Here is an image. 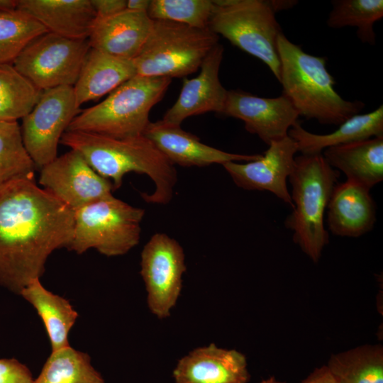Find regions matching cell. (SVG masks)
Wrapping results in <instances>:
<instances>
[{"mask_svg": "<svg viewBox=\"0 0 383 383\" xmlns=\"http://www.w3.org/2000/svg\"><path fill=\"white\" fill-rule=\"evenodd\" d=\"M74 211L34 177L14 179L0 187V284L19 294L45 271L49 255L67 248Z\"/></svg>", "mask_w": 383, "mask_h": 383, "instance_id": "1", "label": "cell"}, {"mask_svg": "<svg viewBox=\"0 0 383 383\" xmlns=\"http://www.w3.org/2000/svg\"><path fill=\"white\" fill-rule=\"evenodd\" d=\"M223 55V47L217 43L201 62L198 76L184 79L177 100L162 121L180 126L189 116L210 111L222 113L228 92L218 77Z\"/></svg>", "mask_w": 383, "mask_h": 383, "instance_id": "15", "label": "cell"}, {"mask_svg": "<svg viewBox=\"0 0 383 383\" xmlns=\"http://www.w3.org/2000/svg\"><path fill=\"white\" fill-rule=\"evenodd\" d=\"M39 183L73 211L113 196V184L72 150L40 168Z\"/></svg>", "mask_w": 383, "mask_h": 383, "instance_id": "12", "label": "cell"}, {"mask_svg": "<svg viewBox=\"0 0 383 383\" xmlns=\"http://www.w3.org/2000/svg\"><path fill=\"white\" fill-rule=\"evenodd\" d=\"M17 9L48 32L74 40L88 39L96 18L90 0H18Z\"/></svg>", "mask_w": 383, "mask_h": 383, "instance_id": "20", "label": "cell"}, {"mask_svg": "<svg viewBox=\"0 0 383 383\" xmlns=\"http://www.w3.org/2000/svg\"><path fill=\"white\" fill-rule=\"evenodd\" d=\"M150 4L149 0H128L126 9L137 12H147Z\"/></svg>", "mask_w": 383, "mask_h": 383, "instance_id": "35", "label": "cell"}, {"mask_svg": "<svg viewBox=\"0 0 383 383\" xmlns=\"http://www.w3.org/2000/svg\"><path fill=\"white\" fill-rule=\"evenodd\" d=\"M35 167L18 123L0 121V187L14 179L34 177Z\"/></svg>", "mask_w": 383, "mask_h": 383, "instance_id": "29", "label": "cell"}, {"mask_svg": "<svg viewBox=\"0 0 383 383\" xmlns=\"http://www.w3.org/2000/svg\"><path fill=\"white\" fill-rule=\"evenodd\" d=\"M217 43L218 35L209 27L153 20L146 41L133 60L136 75L170 79L187 76L200 67Z\"/></svg>", "mask_w": 383, "mask_h": 383, "instance_id": "6", "label": "cell"}, {"mask_svg": "<svg viewBox=\"0 0 383 383\" xmlns=\"http://www.w3.org/2000/svg\"><path fill=\"white\" fill-rule=\"evenodd\" d=\"M42 91L12 64L0 65V121H17L25 117Z\"/></svg>", "mask_w": 383, "mask_h": 383, "instance_id": "27", "label": "cell"}, {"mask_svg": "<svg viewBox=\"0 0 383 383\" xmlns=\"http://www.w3.org/2000/svg\"><path fill=\"white\" fill-rule=\"evenodd\" d=\"M152 24L147 12L127 9L108 18H96L88 38L90 48L133 60L140 52Z\"/></svg>", "mask_w": 383, "mask_h": 383, "instance_id": "18", "label": "cell"}, {"mask_svg": "<svg viewBox=\"0 0 383 383\" xmlns=\"http://www.w3.org/2000/svg\"><path fill=\"white\" fill-rule=\"evenodd\" d=\"M78 110L72 86L42 91L21 126L24 146L35 167L41 168L57 157V145Z\"/></svg>", "mask_w": 383, "mask_h": 383, "instance_id": "10", "label": "cell"}, {"mask_svg": "<svg viewBox=\"0 0 383 383\" xmlns=\"http://www.w3.org/2000/svg\"><path fill=\"white\" fill-rule=\"evenodd\" d=\"M326 366L339 383H383V348L356 347L331 355Z\"/></svg>", "mask_w": 383, "mask_h": 383, "instance_id": "25", "label": "cell"}, {"mask_svg": "<svg viewBox=\"0 0 383 383\" xmlns=\"http://www.w3.org/2000/svg\"><path fill=\"white\" fill-rule=\"evenodd\" d=\"M209 27L232 44L257 57L280 79L278 38L282 33L273 1L218 0Z\"/></svg>", "mask_w": 383, "mask_h": 383, "instance_id": "7", "label": "cell"}, {"mask_svg": "<svg viewBox=\"0 0 383 383\" xmlns=\"http://www.w3.org/2000/svg\"><path fill=\"white\" fill-rule=\"evenodd\" d=\"M277 50L282 94L299 116L339 126L365 107L362 101L344 99L335 91L325 57L306 53L283 33L278 38Z\"/></svg>", "mask_w": 383, "mask_h": 383, "instance_id": "3", "label": "cell"}, {"mask_svg": "<svg viewBox=\"0 0 383 383\" xmlns=\"http://www.w3.org/2000/svg\"><path fill=\"white\" fill-rule=\"evenodd\" d=\"M172 374L175 383H248L250 378L243 353L213 343L182 357Z\"/></svg>", "mask_w": 383, "mask_h": 383, "instance_id": "17", "label": "cell"}, {"mask_svg": "<svg viewBox=\"0 0 383 383\" xmlns=\"http://www.w3.org/2000/svg\"><path fill=\"white\" fill-rule=\"evenodd\" d=\"M297 152L296 141L287 135L268 145L257 160L243 163L231 161L222 165L238 187L270 192L292 208L287 180L294 170Z\"/></svg>", "mask_w": 383, "mask_h": 383, "instance_id": "13", "label": "cell"}, {"mask_svg": "<svg viewBox=\"0 0 383 383\" xmlns=\"http://www.w3.org/2000/svg\"><path fill=\"white\" fill-rule=\"evenodd\" d=\"M340 172L331 167L322 154L295 157L288 179L292 185V212L284 225L293 232V240L316 262L329 242L323 216Z\"/></svg>", "mask_w": 383, "mask_h": 383, "instance_id": "4", "label": "cell"}, {"mask_svg": "<svg viewBox=\"0 0 383 383\" xmlns=\"http://www.w3.org/2000/svg\"><path fill=\"white\" fill-rule=\"evenodd\" d=\"M30 369L15 358L0 359V383H33Z\"/></svg>", "mask_w": 383, "mask_h": 383, "instance_id": "32", "label": "cell"}, {"mask_svg": "<svg viewBox=\"0 0 383 383\" xmlns=\"http://www.w3.org/2000/svg\"><path fill=\"white\" fill-rule=\"evenodd\" d=\"M145 211L111 196L74 211L70 250L82 254L94 248L106 256L127 253L140 240Z\"/></svg>", "mask_w": 383, "mask_h": 383, "instance_id": "8", "label": "cell"}, {"mask_svg": "<svg viewBox=\"0 0 383 383\" xmlns=\"http://www.w3.org/2000/svg\"><path fill=\"white\" fill-rule=\"evenodd\" d=\"M327 25L333 28L352 26L363 43L374 45V23L383 16L382 0H333Z\"/></svg>", "mask_w": 383, "mask_h": 383, "instance_id": "28", "label": "cell"}, {"mask_svg": "<svg viewBox=\"0 0 383 383\" xmlns=\"http://www.w3.org/2000/svg\"><path fill=\"white\" fill-rule=\"evenodd\" d=\"M260 383H284L277 380L274 377L261 381Z\"/></svg>", "mask_w": 383, "mask_h": 383, "instance_id": "37", "label": "cell"}, {"mask_svg": "<svg viewBox=\"0 0 383 383\" xmlns=\"http://www.w3.org/2000/svg\"><path fill=\"white\" fill-rule=\"evenodd\" d=\"M46 32L43 26L18 9L0 12V65L12 64L32 40Z\"/></svg>", "mask_w": 383, "mask_h": 383, "instance_id": "30", "label": "cell"}, {"mask_svg": "<svg viewBox=\"0 0 383 383\" xmlns=\"http://www.w3.org/2000/svg\"><path fill=\"white\" fill-rule=\"evenodd\" d=\"M17 5L18 0H0V12L15 11Z\"/></svg>", "mask_w": 383, "mask_h": 383, "instance_id": "36", "label": "cell"}, {"mask_svg": "<svg viewBox=\"0 0 383 383\" xmlns=\"http://www.w3.org/2000/svg\"><path fill=\"white\" fill-rule=\"evenodd\" d=\"M140 267L150 311L158 318L169 317L180 295L187 270L182 247L167 234L157 233L143 247Z\"/></svg>", "mask_w": 383, "mask_h": 383, "instance_id": "11", "label": "cell"}, {"mask_svg": "<svg viewBox=\"0 0 383 383\" xmlns=\"http://www.w3.org/2000/svg\"><path fill=\"white\" fill-rule=\"evenodd\" d=\"M96 18L114 16L126 9V0H90Z\"/></svg>", "mask_w": 383, "mask_h": 383, "instance_id": "33", "label": "cell"}, {"mask_svg": "<svg viewBox=\"0 0 383 383\" xmlns=\"http://www.w3.org/2000/svg\"><path fill=\"white\" fill-rule=\"evenodd\" d=\"M60 143L78 151L101 177L119 188L123 177L135 172L147 174L155 189L151 194H142L148 203L166 204L172 196L177 181L174 165L143 135L115 138L100 134L66 131Z\"/></svg>", "mask_w": 383, "mask_h": 383, "instance_id": "2", "label": "cell"}, {"mask_svg": "<svg viewBox=\"0 0 383 383\" xmlns=\"http://www.w3.org/2000/svg\"><path fill=\"white\" fill-rule=\"evenodd\" d=\"M288 135L296 141L298 152L302 155L321 154L330 147L383 135V106L370 113L351 116L330 133H311L297 122L289 129Z\"/></svg>", "mask_w": 383, "mask_h": 383, "instance_id": "23", "label": "cell"}, {"mask_svg": "<svg viewBox=\"0 0 383 383\" xmlns=\"http://www.w3.org/2000/svg\"><path fill=\"white\" fill-rule=\"evenodd\" d=\"M214 6L210 0H152L147 13L152 20L205 28L209 26Z\"/></svg>", "mask_w": 383, "mask_h": 383, "instance_id": "31", "label": "cell"}, {"mask_svg": "<svg viewBox=\"0 0 383 383\" xmlns=\"http://www.w3.org/2000/svg\"><path fill=\"white\" fill-rule=\"evenodd\" d=\"M223 114L242 120L245 129L267 145L288 135L299 114L283 94L274 98L240 91L227 92Z\"/></svg>", "mask_w": 383, "mask_h": 383, "instance_id": "14", "label": "cell"}, {"mask_svg": "<svg viewBox=\"0 0 383 383\" xmlns=\"http://www.w3.org/2000/svg\"><path fill=\"white\" fill-rule=\"evenodd\" d=\"M369 189L346 180L336 184L327 209L332 234L357 238L370 231L376 221V205Z\"/></svg>", "mask_w": 383, "mask_h": 383, "instance_id": "19", "label": "cell"}, {"mask_svg": "<svg viewBox=\"0 0 383 383\" xmlns=\"http://www.w3.org/2000/svg\"><path fill=\"white\" fill-rule=\"evenodd\" d=\"M135 75L133 60L90 48L73 86L77 106L101 98Z\"/></svg>", "mask_w": 383, "mask_h": 383, "instance_id": "22", "label": "cell"}, {"mask_svg": "<svg viewBox=\"0 0 383 383\" xmlns=\"http://www.w3.org/2000/svg\"><path fill=\"white\" fill-rule=\"evenodd\" d=\"M328 164L369 189L383 179V135L324 150Z\"/></svg>", "mask_w": 383, "mask_h": 383, "instance_id": "21", "label": "cell"}, {"mask_svg": "<svg viewBox=\"0 0 383 383\" xmlns=\"http://www.w3.org/2000/svg\"><path fill=\"white\" fill-rule=\"evenodd\" d=\"M171 79L135 75L110 92L99 104L79 113L67 131L115 138L143 135L150 122L149 113L163 97Z\"/></svg>", "mask_w": 383, "mask_h": 383, "instance_id": "5", "label": "cell"}, {"mask_svg": "<svg viewBox=\"0 0 383 383\" xmlns=\"http://www.w3.org/2000/svg\"><path fill=\"white\" fill-rule=\"evenodd\" d=\"M19 294L35 308L42 319L52 351L69 346L68 335L78 318L69 301L46 289L40 278L30 280Z\"/></svg>", "mask_w": 383, "mask_h": 383, "instance_id": "24", "label": "cell"}, {"mask_svg": "<svg viewBox=\"0 0 383 383\" xmlns=\"http://www.w3.org/2000/svg\"><path fill=\"white\" fill-rule=\"evenodd\" d=\"M88 39L46 32L32 40L12 65L42 91L74 86L90 50Z\"/></svg>", "mask_w": 383, "mask_h": 383, "instance_id": "9", "label": "cell"}, {"mask_svg": "<svg viewBox=\"0 0 383 383\" xmlns=\"http://www.w3.org/2000/svg\"><path fill=\"white\" fill-rule=\"evenodd\" d=\"M33 383H106L89 355L70 345L52 351Z\"/></svg>", "mask_w": 383, "mask_h": 383, "instance_id": "26", "label": "cell"}, {"mask_svg": "<svg viewBox=\"0 0 383 383\" xmlns=\"http://www.w3.org/2000/svg\"><path fill=\"white\" fill-rule=\"evenodd\" d=\"M143 135L174 165L204 167L228 162H249L261 155H242L225 152L200 142L193 134L182 130L180 126L164 121L150 122Z\"/></svg>", "mask_w": 383, "mask_h": 383, "instance_id": "16", "label": "cell"}, {"mask_svg": "<svg viewBox=\"0 0 383 383\" xmlns=\"http://www.w3.org/2000/svg\"><path fill=\"white\" fill-rule=\"evenodd\" d=\"M302 383H339L326 365L316 369Z\"/></svg>", "mask_w": 383, "mask_h": 383, "instance_id": "34", "label": "cell"}]
</instances>
